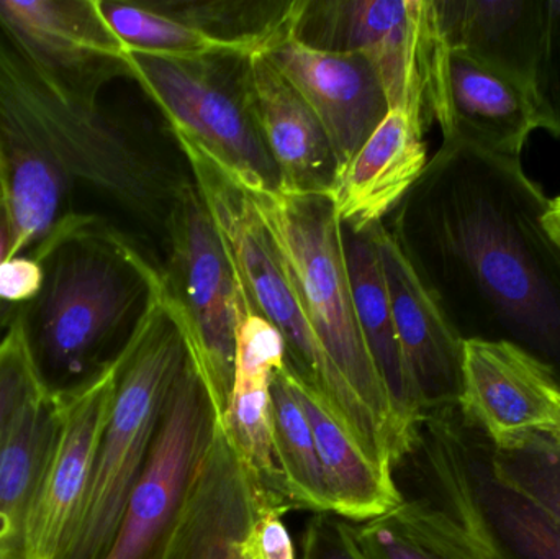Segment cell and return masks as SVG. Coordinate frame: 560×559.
<instances>
[{
    "label": "cell",
    "instance_id": "cell-2",
    "mask_svg": "<svg viewBox=\"0 0 560 559\" xmlns=\"http://www.w3.org/2000/svg\"><path fill=\"white\" fill-rule=\"evenodd\" d=\"M0 177L12 226L9 258L33 255L82 216V196L164 230L184 184L101 98L59 84L0 16Z\"/></svg>",
    "mask_w": 560,
    "mask_h": 559
},
{
    "label": "cell",
    "instance_id": "cell-10",
    "mask_svg": "<svg viewBox=\"0 0 560 559\" xmlns=\"http://www.w3.org/2000/svg\"><path fill=\"white\" fill-rule=\"evenodd\" d=\"M163 286L183 322L197 374L222 423L236 361V286L225 246L196 184H184L164 226Z\"/></svg>",
    "mask_w": 560,
    "mask_h": 559
},
{
    "label": "cell",
    "instance_id": "cell-28",
    "mask_svg": "<svg viewBox=\"0 0 560 559\" xmlns=\"http://www.w3.org/2000/svg\"><path fill=\"white\" fill-rule=\"evenodd\" d=\"M276 459L293 509L331 514L322 463L308 419L296 399L285 364L272 377Z\"/></svg>",
    "mask_w": 560,
    "mask_h": 559
},
{
    "label": "cell",
    "instance_id": "cell-1",
    "mask_svg": "<svg viewBox=\"0 0 560 559\" xmlns=\"http://www.w3.org/2000/svg\"><path fill=\"white\" fill-rule=\"evenodd\" d=\"M408 197L401 242L456 334L518 348L560 387V238L522 160L450 138Z\"/></svg>",
    "mask_w": 560,
    "mask_h": 559
},
{
    "label": "cell",
    "instance_id": "cell-39",
    "mask_svg": "<svg viewBox=\"0 0 560 559\" xmlns=\"http://www.w3.org/2000/svg\"><path fill=\"white\" fill-rule=\"evenodd\" d=\"M552 435H558V436H559V439H560V432H558V433H552Z\"/></svg>",
    "mask_w": 560,
    "mask_h": 559
},
{
    "label": "cell",
    "instance_id": "cell-20",
    "mask_svg": "<svg viewBox=\"0 0 560 559\" xmlns=\"http://www.w3.org/2000/svg\"><path fill=\"white\" fill-rule=\"evenodd\" d=\"M424 130L427 127L407 112L388 110L339 171L331 200L348 232H369L410 196L428 167Z\"/></svg>",
    "mask_w": 560,
    "mask_h": 559
},
{
    "label": "cell",
    "instance_id": "cell-12",
    "mask_svg": "<svg viewBox=\"0 0 560 559\" xmlns=\"http://www.w3.org/2000/svg\"><path fill=\"white\" fill-rule=\"evenodd\" d=\"M390 298L401 357L423 416L457 406L463 391L464 341L421 278L401 238L384 223L369 230Z\"/></svg>",
    "mask_w": 560,
    "mask_h": 559
},
{
    "label": "cell",
    "instance_id": "cell-31",
    "mask_svg": "<svg viewBox=\"0 0 560 559\" xmlns=\"http://www.w3.org/2000/svg\"><path fill=\"white\" fill-rule=\"evenodd\" d=\"M526 94L536 128L560 140V0H542L541 38Z\"/></svg>",
    "mask_w": 560,
    "mask_h": 559
},
{
    "label": "cell",
    "instance_id": "cell-23",
    "mask_svg": "<svg viewBox=\"0 0 560 559\" xmlns=\"http://www.w3.org/2000/svg\"><path fill=\"white\" fill-rule=\"evenodd\" d=\"M289 376L315 436L331 515L351 524H362L398 508L405 498L398 491L392 471L375 462L290 370Z\"/></svg>",
    "mask_w": 560,
    "mask_h": 559
},
{
    "label": "cell",
    "instance_id": "cell-6",
    "mask_svg": "<svg viewBox=\"0 0 560 559\" xmlns=\"http://www.w3.org/2000/svg\"><path fill=\"white\" fill-rule=\"evenodd\" d=\"M187 357L183 322L163 286L115 366L110 412L61 559H104L110 550Z\"/></svg>",
    "mask_w": 560,
    "mask_h": 559
},
{
    "label": "cell",
    "instance_id": "cell-14",
    "mask_svg": "<svg viewBox=\"0 0 560 559\" xmlns=\"http://www.w3.org/2000/svg\"><path fill=\"white\" fill-rule=\"evenodd\" d=\"M115 366L82 393L58 399V435L30 512L25 559H61L65 554L114 400Z\"/></svg>",
    "mask_w": 560,
    "mask_h": 559
},
{
    "label": "cell",
    "instance_id": "cell-35",
    "mask_svg": "<svg viewBox=\"0 0 560 559\" xmlns=\"http://www.w3.org/2000/svg\"><path fill=\"white\" fill-rule=\"evenodd\" d=\"M300 559H362L348 522L331 514L313 515L300 544Z\"/></svg>",
    "mask_w": 560,
    "mask_h": 559
},
{
    "label": "cell",
    "instance_id": "cell-7",
    "mask_svg": "<svg viewBox=\"0 0 560 559\" xmlns=\"http://www.w3.org/2000/svg\"><path fill=\"white\" fill-rule=\"evenodd\" d=\"M292 38L364 56L390 110L407 112L424 127L443 120L450 48L433 0H299Z\"/></svg>",
    "mask_w": 560,
    "mask_h": 559
},
{
    "label": "cell",
    "instance_id": "cell-19",
    "mask_svg": "<svg viewBox=\"0 0 560 559\" xmlns=\"http://www.w3.org/2000/svg\"><path fill=\"white\" fill-rule=\"evenodd\" d=\"M249 108L280 173V193L331 197L338 161L318 117L265 55L246 59Z\"/></svg>",
    "mask_w": 560,
    "mask_h": 559
},
{
    "label": "cell",
    "instance_id": "cell-13",
    "mask_svg": "<svg viewBox=\"0 0 560 559\" xmlns=\"http://www.w3.org/2000/svg\"><path fill=\"white\" fill-rule=\"evenodd\" d=\"M238 286V284H236ZM235 381L222 427L226 442L268 508L293 509L276 459L272 377L285 364L282 335L236 292Z\"/></svg>",
    "mask_w": 560,
    "mask_h": 559
},
{
    "label": "cell",
    "instance_id": "cell-3",
    "mask_svg": "<svg viewBox=\"0 0 560 559\" xmlns=\"http://www.w3.org/2000/svg\"><path fill=\"white\" fill-rule=\"evenodd\" d=\"M30 256L42 265V289L12 324L38 389L66 399L110 373L163 289V272L97 213L69 220Z\"/></svg>",
    "mask_w": 560,
    "mask_h": 559
},
{
    "label": "cell",
    "instance_id": "cell-30",
    "mask_svg": "<svg viewBox=\"0 0 560 559\" xmlns=\"http://www.w3.org/2000/svg\"><path fill=\"white\" fill-rule=\"evenodd\" d=\"M492 466L500 479L541 505L560 525V439L529 433L509 445L492 443Z\"/></svg>",
    "mask_w": 560,
    "mask_h": 559
},
{
    "label": "cell",
    "instance_id": "cell-37",
    "mask_svg": "<svg viewBox=\"0 0 560 559\" xmlns=\"http://www.w3.org/2000/svg\"><path fill=\"white\" fill-rule=\"evenodd\" d=\"M548 223L560 238V196L551 200V207H549L548 212Z\"/></svg>",
    "mask_w": 560,
    "mask_h": 559
},
{
    "label": "cell",
    "instance_id": "cell-24",
    "mask_svg": "<svg viewBox=\"0 0 560 559\" xmlns=\"http://www.w3.org/2000/svg\"><path fill=\"white\" fill-rule=\"evenodd\" d=\"M345 249L362 337L387 391L398 426L418 443L424 420L423 410L415 396L401 357L377 248L369 232L352 233L345 229Z\"/></svg>",
    "mask_w": 560,
    "mask_h": 559
},
{
    "label": "cell",
    "instance_id": "cell-11",
    "mask_svg": "<svg viewBox=\"0 0 560 559\" xmlns=\"http://www.w3.org/2000/svg\"><path fill=\"white\" fill-rule=\"evenodd\" d=\"M215 430L212 404L189 353L167 396L150 458L104 559L156 557L183 509Z\"/></svg>",
    "mask_w": 560,
    "mask_h": 559
},
{
    "label": "cell",
    "instance_id": "cell-8",
    "mask_svg": "<svg viewBox=\"0 0 560 559\" xmlns=\"http://www.w3.org/2000/svg\"><path fill=\"white\" fill-rule=\"evenodd\" d=\"M421 450L443 508L483 559H560V525L497 476L492 442L451 406L421 423Z\"/></svg>",
    "mask_w": 560,
    "mask_h": 559
},
{
    "label": "cell",
    "instance_id": "cell-18",
    "mask_svg": "<svg viewBox=\"0 0 560 559\" xmlns=\"http://www.w3.org/2000/svg\"><path fill=\"white\" fill-rule=\"evenodd\" d=\"M266 509L217 423L189 494L154 559H242L238 544Z\"/></svg>",
    "mask_w": 560,
    "mask_h": 559
},
{
    "label": "cell",
    "instance_id": "cell-22",
    "mask_svg": "<svg viewBox=\"0 0 560 559\" xmlns=\"http://www.w3.org/2000/svg\"><path fill=\"white\" fill-rule=\"evenodd\" d=\"M433 2L447 48L464 53L528 92L541 38L542 0Z\"/></svg>",
    "mask_w": 560,
    "mask_h": 559
},
{
    "label": "cell",
    "instance_id": "cell-16",
    "mask_svg": "<svg viewBox=\"0 0 560 559\" xmlns=\"http://www.w3.org/2000/svg\"><path fill=\"white\" fill-rule=\"evenodd\" d=\"M457 407L495 446L529 433L560 432V387L512 345L464 341Z\"/></svg>",
    "mask_w": 560,
    "mask_h": 559
},
{
    "label": "cell",
    "instance_id": "cell-4",
    "mask_svg": "<svg viewBox=\"0 0 560 559\" xmlns=\"http://www.w3.org/2000/svg\"><path fill=\"white\" fill-rule=\"evenodd\" d=\"M248 193L323 353L381 430L394 465H400L418 443L398 426L362 337L346 261L345 226L331 197Z\"/></svg>",
    "mask_w": 560,
    "mask_h": 559
},
{
    "label": "cell",
    "instance_id": "cell-38",
    "mask_svg": "<svg viewBox=\"0 0 560 559\" xmlns=\"http://www.w3.org/2000/svg\"><path fill=\"white\" fill-rule=\"evenodd\" d=\"M0 194H3V189H2V177H0Z\"/></svg>",
    "mask_w": 560,
    "mask_h": 559
},
{
    "label": "cell",
    "instance_id": "cell-34",
    "mask_svg": "<svg viewBox=\"0 0 560 559\" xmlns=\"http://www.w3.org/2000/svg\"><path fill=\"white\" fill-rule=\"evenodd\" d=\"M287 511L259 509L238 544L242 559H296L292 538L283 524Z\"/></svg>",
    "mask_w": 560,
    "mask_h": 559
},
{
    "label": "cell",
    "instance_id": "cell-15",
    "mask_svg": "<svg viewBox=\"0 0 560 559\" xmlns=\"http://www.w3.org/2000/svg\"><path fill=\"white\" fill-rule=\"evenodd\" d=\"M0 16L43 68L75 94L101 98L115 79H133L127 49L97 0H0Z\"/></svg>",
    "mask_w": 560,
    "mask_h": 559
},
{
    "label": "cell",
    "instance_id": "cell-36",
    "mask_svg": "<svg viewBox=\"0 0 560 559\" xmlns=\"http://www.w3.org/2000/svg\"><path fill=\"white\" fill-rule=\"evenodd\" d=\"M12 249V226H10L9 209H7L5 197L0 194V265L9 259ZM3 334H0L2 340Z\"/></svg>",
    "mask_w": 560,
    "mask_h": 559
},
{
    "label": "cell",
    "instance_id": "cell-29",
    "mask_svg": "<svg viewBox=\"0 0 560 559\" xmlns=\"http://www.w3.org/2000/svg\"><path fill=\"white\" fill-rule=\"evenodd\" d=\"M98 10L127 51L170 58L242 55L147 2L97 0ZM245 56V55H243Z\"/></svg>",
    "mask_w": 560,
    "mask_h": 559
},
{
    "label": "cell",
    "instance_id": "cell-17",
    "mask_svg": "<svg viewBox=\"0 0 560 559\" xmlns=\"http://www.w3.org/2000/svg\"><path fill=\"white\" fill-rule=\"evenodd\" d=\"M265 56L315 112L341 171L390 110L371 62L364 56L313 49L293 38Z\"/></svg>",
    "mask_w": 560,
    "mask_h": 559
},
{
    "label": "cell",
    "instance_id": "cell-33",
    "mask_svg": "<svg viewBox=\"0 0 560 559\" xmlns=\"http://www.w3.org/2000/svg\"><path fill=\"white\" fill-rule=\"evenodd\" d=\"M42 284L43 269L35 256H13L0 265V334L9 331L16 308L35 299Z\"/></svg>",
    "mask_w": 560,
    "mask_h": 559
},
{
    "label": "cell",
    "instance_id": "cell-26",
    "mask_svg": "<svg viewBox=\"0 0 560 559\" xmlns=\"http://www.w3.org/2000/svg\"><path fill=\"white\" fill-rule=\"evenodd\" d=\"M348 527L362 559H483L464 528L427 501L405 499L382 517Z\"/></svg>",
    "mask_w": 560,
    "mask_h": 559
},
{
    "label": "cell",
    "instance_id": "cell-9",
    "mask_svg": "<svg viewBox=\"0 0 560 559\" xmlns=\"http://www.w3.org/2000/svg\"><path fill=\"white\" fill-rule=\"evenodd\" d=\"M131 75L183 135L252 193H279L280 173L249 108L243 55L170 58L127 51Z\"/></svg>",
    "mask_w": 560,
    "mask_h": 559
},
{
    "label": "cell",
    "instance_id": "cell-21",
    "mask_svg": "<svg viewBox=\"0 0 560 559\" xmlns=\"http://www.w3.org/2000/svg\"><path fill=\"white\" fill-rule=\"evenodd\" d=\"M440 127L444 140L463 138L515 160H522L526 141L536 130L526 92L456 49L447 55Z\"/></svg>",
    "mask_w": 560,
    "mask_h": 559
},
{
    "label": "cell",
    "instance_id": "cell-32",
    "mask_svg": "<svg viewBox=\"0 0 560 559\" xmlns=\"http://www.w3.org/2000/svg\"><path fill=\"white\" fill-rule=\"evenodd\" d=\"M38 389L16 328L0 340V440L19 407Z\"/></svg>",
    "mask_w": 560,
    "mask_h": 559
},
{
    "label": "cell",
    "instance_id": "cell-5",
    "mask_svg": "<svg viewBox=\"0 0 560 559\" xmlns=\"http://www.w3.org/2000/svg\"><path fill=\"white\" fill-rule=\"evenodd\" d=\"M174 138L192 167L194 183L219 230L240 291L282 335L287 368L375 462L392 471L394 459L384 435L323 353L248 190L199 144L183 135Z\"/></svg>",
    "mask_w": 560,
    "mask_h": 559
},
{
    "label": "cell",
    "instance_id": "cell-25",
    "mask_svg": "<svg viewBox=\"0 0 560 559\" xmlns=\"http://www.w3.org/2000/svg\"><path fill=\"white\" fill-rule=\"evenodd\" d=\"M59 429V400L36 389L0 440V559H25L26 528Z\"/></svg>",
    "mask_w": 560,
    "mask_h": 559
},
{
    "label": "cell",
    "instance_id": "cell-27",
    "mask_svg": "<svg viewBox=\"0 0 560 559\" xmlns=\"http://www.w3.org/2000/svg\"><path fill=\"white\" fill-rule=\"evenodd\" d=\"M299 0H163L153 9L245 56L265 55L292 38Z\"/></svg>",
    "mask_w": 560,
    "mask_h": 559
}]
</instances>
